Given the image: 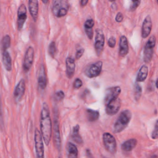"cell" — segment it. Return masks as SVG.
<instances>
[{
	"label": "cell",
	"instance_id": "obj_9",
	"mask_svg": "<svg viewBox=\"0 0 158 158\" xmlns=\"http://www.w3.org/2000/svg\"><path fill=\"white\" fill-rule=\"evenodd\" d=\"M104 35L101 29L96 30L94 49L98 56H99L104 49Z\"/></svg>",
	"mask_w": 158,
	"mask_h": 158
},
{
	"label": "cell",
	"instance_id": "obj_20",
	"mask_svg": "<svg viewBox=\"0 0 158 158\" xmlns=\"http://www.w3.org/2000/svg\"><path fill=\"white\" fill-rule=\"evenodd\" d=\"M137 144V140L135 138H131L123 142L121 145L122 150L124 152H130Z\"/></svg>",
	"mask_w": 158,
	"mask_h": 158
},
{
	"label": "cell",
	"instance_id": "obj_44",
	"mask_svg": "<svg viewBox=\"0 0 158 158\" xmlns=\"http://www.w3.org/2000/svg\"></svg>",
	"mask_w": 158,
	"mask_h": 158
},
{
	"label": "cell",
	"instance_id": "obj_27",
	"mask_svg": "<svg viewBox=\"0 0 158 158\" xmlns=\"http://www.w3.org/2000/svg\"><path fill=\"white\" fill-rule=\"evenodd\" d=\"M10 46V38L9 35H5L1 41V48L2 51H7V49Z\"/></svg>",
	"mask_w": 158,
	"mask_h": 158
},
{
	"label": "cell",
	"instance_id": "obj_18",
	"mask_svg": "<svg viewBox=\"0 0 158 158\" xmlns=\"http://www.w3.org/2000/svg\"><path fill=\"white\" fill-rule=\"evenodd\" d=\"M28 9L34 22H36L38 15V0H28Z\"/></svg>",
	"mask_w": 158,
	"mask_h": 158
},
{
	"label": "cell",
	"instance_id": "obj_4",
	"mask_svg": "<svg viewBox=\"0 0 158 158\" xmlns=\"http://www.w3.org/2000/svg\"><path fill=\"white\" fill-rule=\"evenodd\" d=\"M53 139L55 148L60 152L61 150V139L59 130V115L58 111L56 108L54 109V119H53Z\"/></svg>",
	"mask_w": 158,
	"mask_h": 158
},
{
	"label": "cell",
	"instance_id": "obj_13",
	"mask_svg": "<svg viewBox=\"0 0 158 158\" xmlns=\"http://www.w3.org/2000/svg\"><path fill=\"white\" fill-rule=\"evenodd\" d=\"M106 112L107 114L109 115H113L116 114L121 106V100L120 98H117L115 100L110 102L106 105Z\"/></svg>",
	"mask_w": 158,
	"mask_h": 158
},
{
	"label": "cell",
	"instance_id": "obj_40",
	"mask_svg": "<svg viewBox=\"0 0 158 158\" xmlns=\"http://www.w3.org/2000/svg\"><path fill=\"white\" fill-rule=\"evenodd\" d=\"M41 1H42L43 3H44V4H48V1H49V0H41Z\"/></svg>",
	"mask_w": 158,
	"mask_h": 158
},
{
	"label": "cell",
	"instance_id": "obj_6",
	"mask_svg": "<svg viewBox=\"0 0 158 158\" xmlns=\"http://www.w3.org/2000/svg\"><path fill=\"white\" fill-rule=\"evenodd\" d=\"M102 141L106 149L112 154L117 151V143L115 138L109 133L106 132L102 135Z\"/></svg>",
	"mask_w": 158,
	"mask_h": 158
},
{
	"label": "cell",
	"instance_id": "obj_39",
	"mask_svg": "<svg viewBox=\"0 0 158 158\" xmlns=\"http://www.w3.org/2000/svg\"><path fill=\"white\" fill-rule=\"evenodd\" d=\"M2 116V105H1V101L0 98V117Z\"/></svg>",
	"mask_w": 158,
	"mask_h": 158
},
{
	"label": "cell",
	"instance_id": "obj_12",
	"mask_svg": "<svg viewBox=\"0 0 158 158\" xmlns=\"http://www.w3.org/2000/svg\"><path fill=\"white\" fill-rule=\"evenodd\" d=\"M27 15V8L25 4H22L17 10V29L20 31L22 29L23 25L26 21Z\"/></svg>",
	"mask_w": 158,
	"mask_h": 158
},
{
	"label": "cell",
	"instance_id": "obj_10",
	"mask_svg": "<svg viewBox=\"0 0 158 158\" xmlns=\"http://www.w3.org/2000/svg\"><path fill=\"white\" fill-rule=\"evenodd\" d=\"M120 92H121V89L118 86H112L107 88L106 90L105 97L104 99V102L105 105H107L110 102L118 98Z\"/></svg>",
	"mask_w": 158,
	"mask_h": 158
},
{
	"label": "cell",
	"instance_id": "obj_38",
	"mask_svg": "<svg viewBox=\"0 0 158 158\" xmlns=\"http://www.w3.org/2000/svg\"><path fill=\"white\" fill-rule=\"evenodd\" d=\"M86 156L88 158H93L91 153L89 149H86Z\"/></svg>",
	"mask_w": 158,
	"mask_h": 158
},
{
	"label": "cell",
	"instance_id": "obj_1",
	"mask_svg": "<svg viewBox=\"0 0 158 158\" xmlns=\"http://www.w3.org/2000/svg\"><path fill=\"white\" fill-rule=\"evenodd\" d=\"M40 130L43 140L44 141L45 144L48 146L52 135V123L49 107L46 102L43 103L41 112Z\"/></svg>",
	"mask_w": 158,
	"mask_h": 158
},
{
	"label": "cell",
	"instance_id": "obj_37",
	"mask_svg": "<svg viewBox=\"0 0 158 158\" xmlns=\"http://www.w3.org/2000/svg\"><path fill=\"white\" fill-rule=\"evenodd\" d=\"M88 2V0H81L80 1V5L81 7L85 6Z\"/></svg>",
	"mask_w": 158,
	"mask_h": 158
},
{
	"label": "cell",
	"instance_id": "obj_8",
	"mask_svg": "<svg viewBox=\"0 0 158 158\" xmlns=\"http://www.w3.org/2000/svg\"><path fill=\"white\" fill-rule=\"evenodd\" d=\"M102 67V62L98 61L88 65L85 70V75L88 78H94L98 77L101 72Z\"/></svg>",
	"mask_w": 158,
	"mask_h": 158
},
{
	"label": "cell",
	"instance_id": "obj_17",
	"mask_svg": "<svg viewBox=\"0 0 158 158\" xmlns=\"http://www.w3.org/2000/svg\"><path fill=\"white\" fill-rule=\"evenodd\" d=\"M128 50L129 48L127 38L125 36L122 35L120 37L119 40V56L120 57H125L128 54Z\"/></svg>",
	"mask_w": 158,
	"mask_h": 158
},
{
	"label": "cell",
	"instance_id": "obj_43",
	"mask_svg": "<svg viewBox=\"0 0 158 158\" xmlns=\"http://www.w3.org/2000/svg\"><path fill=\"white\" fill-rule=\"evenodd\" d=\"M0 12H1V10H0Z\"/></svg>",
	"mask_w": 158,
	"mask_h": 158
},
{
	"label": "cell",
	"instance_id": "obj_21",
	"mask_svg": "<svg viewBox=\"0 0 158 158\" xmlns=\"http://www.w3.org/2000/svg\"><path fill=\"white\" fill-rule=\"evenodd\" d=\"M2 60L4 66L6 70L10 72L12 70V59L7 51H4L2 53Z\"/></svg>",
	"mask_w": 158,
	"mask_h": 158
},
{
	"label": "cell",
	"instance_id": "obj_15",
	"mask_svg": "<svg viewBox=\"0 0 158 158\" xmlns=\"http://www.w3.org/2000/svg\"><path fill=\"white\" fill-rule=\"evenodd\" d=\"M46 84H47V79H46L45 69L44 65H42L40 66L38 71V88L40 90H44L46 88Z\"/></svg>",
	"mask_w": 158,
	"mask_h": 158
},
{
	"label": "cell",
	"instance_id": "obj_29",
	"mask_svg": "<svg viewBox=\"0 0 158 158\" xmlns=\"http://www.w3.org/2000/svg\"><path fill=\"white\" fill-rule=\"evenodd\" d=\"M48 52L49 54H50V56L52 57H54L55 56V54L56 52V44L54 41H52L50 44L49 45V48H48Z\"/></svg>",
	"mask_w": 158,
	"mask_h": 158
},
{
	"label": "cell",
	"instance_id": "obj_11",
	"mask_svg": "<svg viewBox=\"0 0 158 158\" xmlns=\"http://www.w3.org/2000/svg\"><path fill=\"white\" fill-rule=\"evenodd\" d=\"M34 60V49L29 46L26 51L23 62V69L25 72H28L31 69Z\"/></svg>",
	"mask_w": 158,
	"mask_h": 158
},
{
	"label": "cell",
	"instance_id": "obj_31",
	"mask_svg": "<svg viewBox=\"0 0 158 158\" xmlns=\"http://www.w3.org/2000/svg\"><path fill=\"white\" fill-rule=\"evenodd\" d=\"M141 0H131L130 4V10L131 11L135 10L139 5Z\"/></svg>",
	"mask_w": 158,
	"mask_h": 158
},
{
	"label": "cell",
	"instance_id": "obj_33",
	"mask_svg": "<svg viewBox=\"0 0 158 158\" xmlns=\"http://www.w3.org/2000/svg\"><path fill=\"white\" fill-rule=\"evenodd\" d=\"M83 85L82 81L80 78H76L73 83V88L75 89L80 88Z\"/></svg>",
	"mask_w": 158,
	"mask_h": 158
},
{
	"label": "cell",
	"instance_id": "obj_42",
	"mask_svg": "<svg viewBox=\"0 0 158 158\" xmlns=\"http://www.w3.org/2000/svg\"><path fill=\"white\" fill-rule=\"evenodd\" d=\"M110 2H114L115 0H109Z\"/></svg>",
	"mask_w": 158,
	"mask_h": 158
},
{
	"label": "cell",
	"instance_id": "obj_26",
	"mask_svg": "<svg viewBox=\"0 0 158 158\" xmlns=\"http://www.w3.org/2000/svg\"><path fill=\"white\" fill-rule=\"evenodd\" d=\"M79 129L80 126L78 125H77L73 127L72 134V138L77 144H81L83 143V140L79 134Z\"/></svg>",
	"mask_w": 158,
	"mask_h": 158
},
{
	"label": "cell",
	"instance_id": "obj_3",
	"mask_svg": "<svg viewBox=\"0 0 158 158\" xmlns=\"http://www.w3.org/2000/svg\"><path fill=\"white\" fill-rule=\"evenodd\" d=\"M69 8V0H52V10L57 17L65 15Z\"/></svg>",
	"mask_w": 158,
	"mask_h": 158
},
{
	"label": "cell",
	"instance_id": "obj_14",
	"mask_svg": "<svg viewBox=\"0 0 158 158\" xmlns=\"http://www.w3.org/2000/svg\"><path fill=\"white\" fill-rule=\"evenodd\" d=\"M25 91V82L23 79L20 80L18 83L14 92V99L16 102L21 101Z\"/></svg>",
	"mask_w": 158,
	"mask_h": 158
},
{
	"label": "cell",
	"instance_id": "obj_16",
	"mask_svg": "<svg viewBox=\"0 0 158 158\" xmlns=\"http://www.w3.org/2000/svg\"><path fill=\"white\" fill-rule=\"evenodd\" d=\"M152 20L150 15L146 16L143 22L141 28V36L143 38H146L149 35L152 29Z\"/></svg>",
	"mask_w": 158,
	"mask_h": 158
},
{
	"label": "cell",
	"instance_id": "obj_41",
	"mask_svg": "<svg viewBox=\"0 0 158 158\" xmlns=\"http://www.w3.org/2000/svg\"><path fill=\"white\" fill-rule=\"evenodd\" d=\"M156 87L157 88V80L156 81Z\"/></svg>",
	"mask_w": 158,
	"mask_h": 158
},
{
	"label": "cell",
	"instance_id": "obj_36",
	"mask_svg": "<svg viewBox=\"0 0 158 158\" xmlns=\"http://www.w3.org/2000/svg\"><path fill=\"white\" fill-rule=\"evenodd\" d=\"M123 19V14H122V12H119L117 13L116 17H115V20L117 22H121Z\"/></svg>",
	"mask_w": 158,
	"mask_h": 158
},
{
	"label": "cell",
	"instance_id": "obj_35",
	"mask_svg": "<svg viewBox=\"0 0 158 158\" xmlns=\"http://www.w3.org/2000/svg\"><path fill=\"white\" fill-rule=\"evenodd\" d=\"M83 53H84V49L81 48V49H78L76 52V54H75V59H79L82 56Z\"/></svg>",
	"mask_w": 158,
	"mask_h": 158
},
{
	"label": "cell",
	"instance_id": "obj_2",
	"mask_svg": "<svg viewBox=\"0 0 158 158\" xmlns=\"http://www.w3.org/2000/svg\"><path fill=\"white\" fill-rule=\"evenodd\" d=\"M131 118V112L129 110H123L118 117L114 125V132L118 133L123 131L128 125Z\"/></svg>",
	"mask_w": 158,
	"mask_h": 158
},
{
	"label": "cell",
	"instance_id": "obj_23",
	"mask_svg": "<svg viewBox=\"0 0 158 158\" xmlns=\"http://www.w3.org/2000/svg\"><path fill=\"white\" fill-rule=\"evenodd\" d=\"M67 158H78V149L77 146L72 143H67L66 144Z\"/></svg>",
	"mask_w": 158,
	"mask_h": 158
},
{
	"label": "cell",
	"instance_id": "obj_19",
	"mask_svg": "<svg viewBox=\"0 0 158 158\" xmlns=\"http://www.w3.org/2000/svg\"><path fill=\"white\" fill-rule=\"evenodd\" d=\"M66 73L69 78H72L75 73V64L74 59L71 57H67L66 59Z\"/></svg>",
	"mask_w": 158,
	"mask_h": 158
},
{
	"label": "cell",
	"instance_id": "obj_24",
	"mask_svg": "<svg viewBox=\"0 0 158 158\" xmlns=\"http://www.w3.org/2000/svg\"><path fill=\"white\" fill-rule=\"evenodd\" d=\"M148 73V68L147 65H143L139 69L138 73L137 74V77L136 78V81L137 82H142L144 81L147 78Z\"/></svg>",
	"mask_w": 158,
	"mask_h": 158
},
{
	"label": "cell",
	"instance_id": "obj_30",
	"mask_svg": "<svg viewBox=\"0 0 158 158\" xmlns=\"http://www.w3.org/2000/svg\"><path fill=\"white\" fill-rule=\"evenodd\" d=\"M64 96H65V94L62 91H59L57 93H56L54 94L55 100H56L57 101H62L64 98Z\"/></svg>",
	"mask_w": 158,
	"mask_h": 158
},
{
	"label": "cell",
	"instance_id": "obj_25",
	"mask_svg": "<svg viewBox=\"0 0 158 158\" xmlns=\"http://www.w3.org/2000/svg\"><path fill=\"white\" fill-rule=\"evenodd\" d=\"M86 114L87 119L89 122L96 121L99 118V113L98 111L91 109H88L86 111Z\"/></svg>",
	"mask_w": 158,
	"mask_h": 158
},
{
	"label": "cell",
	"instance_id": "obj_34",
	"mask_svg": "<svg viewBox=\"0 0 158 158\" xmlns=\"http://www.w3.org/2000/svg\"><path fill=\"white\" fill-rule=\"evenodd\" d=\"M157 130H158V127H157V121H156V124H155L154 130H153V131H152V135H151V137H152V139H157V135H158Z\"/></svg>",
	"mask_w": 158,
	"mask_h": 158
},
{
	"label": "cell",
	"instance_id": "obj_22",
	"mask_svg": "<svg viewBox=\"0 0 158 158\" xmlns=\"http://www.w3.org/2000/svg\"><path fill=\"white\" fill-rule=\"evenodd\" d=\"M94 25V22L92 19H89L86 20L84 23V28L85 33L89 39L91 40L93 36V27Z\"/></svg>",
	"mask_w": 158,
	"mask_h": 158
},
{
	"label": "cell",
	"instance_id": "obj_28",
	"mask_svg": "<svg viewBox=\"0 0 158 158\" xmlns=\"http://www.w3.org/2000/svg\"><path fill=\"white\" fill-rule=\"evenodd\" d=\"M141 93H142L141 87L138 83H136L134 87V97L136 101H138L139 99Z\"/></svg>",
	"mask_w": 158,
	"mask_h": 158
},
{
	"label": "cell",
	"instance_id": "obj_7",
	"mask_svg": "<svg viewBox=\"0 0 158 158\" xmlns=\"http://www.w3.org/2000/svg\"><path fill=\"white\" fill-rule=\"evenodd\" d=\"M34 140L36 158H44L43 140L41 132L38 128H36L35 130Z\"/></svg>",
	"mask_w": 158,
	"mask_h": 158
},
{
	"label": "cell",
	"instance_id": "obj_5",
	"mask_svg": "<svg viewBox=\"0 0 158 158\" xmlns=\"http://www.w3.org/2000/svg\"><path fill=\"white\" fill-rule=\"evenodd\" d=\"M156 39L155 36H151L148 40L144 49L143 60L145 63H149L154 54V48L156 45Z\"/></svg>",
	"mask_w": 158,
	"mask_h": 158
},
{
	"label": "cell",
	"instance_id": "obj_32",
	"mask_svg": "<svg viewBox=\"0 0 158 158\" xmlns=\"http://www.w3.org/2000/svg\"><path fill=\"white\" fill-rule=\"evenodd\" d=\"M107 44L110 48H114L116 44V39L115 37H110L107 41Z\"/></svg>",
	"mask_w": 158,
	"mask_h": 158
}]
</instances>
